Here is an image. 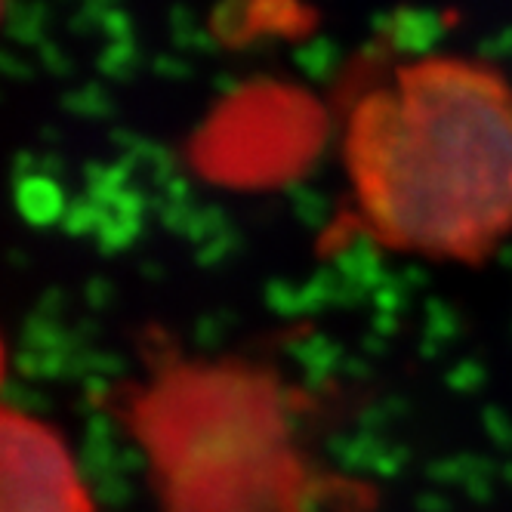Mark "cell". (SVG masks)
I'll return each instance as SVG.
<instances>
[{"label":"cell","instance_id":"6da1fadb","mask_svg":"<svg viewBox=\"0 0 512 512\" xmlns=\"http://www.w3.org/2000/svg\"><path fill=\"white\" fill-rule=\"evenodd\" d=\"M349 170L386 244L475 260L512 232V93L472 62L411 65L355 108Z\"/></svg>","mask_w":512,"mask_h":512},{"label":"cell","instance_id":"277c9868","mask_svg":"<svg viewBox=\"0 0 512 512\" xmlns=\"http://www.w3.org/2000/svg\"><path fill=\"white\" fill-rule=\"evenodd\" d=\"M0 7H4V0H0Z\"/></svg>","mask_w":512,"mask_h":512},{"label":"cell","instance_id":"3957f363","mask_svg":"<svg viewBox=\"0 0 512 512\" xmlns=\"http://www.w3.org/2000/svg\"><path fill=\"white\" fill-rule=\"evenodd\" d=\"M0 380H4V346H0Z\"/></svg>","mask_w":512,"mask_h":512},{"label":"cell","instance_id":"7a4b0ae2","mask_svg":"<svg viewBox=\"0 0 512 512\" xmlns=\"http://www.w3.org/2000/svg\"><path fill=\"white\" fill-rule=\"evenodd\" d=\"M0 512H93L56 432L13 411H0Z\"/></svg>","mask_w":512,"mask_h":512}]
</instances>
